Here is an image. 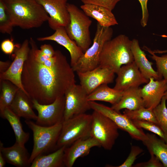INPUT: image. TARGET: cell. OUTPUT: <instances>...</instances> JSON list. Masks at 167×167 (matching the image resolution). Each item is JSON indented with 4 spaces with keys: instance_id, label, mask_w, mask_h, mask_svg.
<instances>
[{
    "instance_id": "obj_1",
    "label": "cell",
    "mask_w": 167,
    "mask_h": 167,
    "mask_svg": "<svg viewBox=\"0 0 167 167\" xmlns=\"http://www.w3.org/2000/svg\"><path fill=\"white\" fill-rule=\"evenodd\" d=\"M21 75L23 87L32 99L42 104L53 102L75 84L74 71L59 50L52 56L44 54L32 37Z\"/></svg>"
},
{
    "instance_id": "obj_2",
    "label": "cell",
    "mask_w": 167,
    "mask_h": 167,
    "mask_svg": "<svg viewBox=\"0 0 167 167\" xmlns=\"http://www.w3.org/2000/svg\"><path fill=\"white\" fill-rule=\"evenodd\" d=\"M13 27L24 29L39 28L49 17L36 0H2Z\"/></svg>"
},
{
    "instance_id": "obj_3",
    "label": "cell",
    "mask_w": 167,
    "mask_h": 167,
    "mask_svg": "<svg viewBox=\"0 0 167 167\" xmlns=\"http://www.w3.org/2000/svg\"><path fill=\"white\" fill-rule=\"evenodd\" d=\"M131 43L132 40L123 34L107 41L100 56L99 66L117 74L122 66L134 61Z\"/></svg>"
},
{
    "instance_id": "obj_4",
    "label": "cell",
    "mask_w": 167,
    "mask_h": 167,
    "mask_svg": "<svg viewBox=\"0 0 167 167\" xmlns=\"http://www.w3.org/2000/svg\"><path fill=\"white\" fill-rule=\"evenodd\" d=\"M24 122L33 133V148L29 159L31 163L39 155L56 150L63 122L49 126L40 125L31 120L26 119Z\"/></svg>"
},
{
    "instance_id": "obj_5",
    "label": "cell",
    "mask_w": 167,
    "mask_h": 167,
    "mask_svg": "<svg viewBox=\"0 0 167 167\" xmlns=\"http://www.w3.org/2000/svg\"><path fill=\"white\" fill-rule=\"evenodd\" d=\"M67 8L70 21L65 27L66 31L70 38L75 42L84 53L92 44L89 28L92 21L75 5L68 3Z\"/></svg>"
},
{
    "instance_id": "obj_6",
    "label": "cell",
    "mask_w": 167,
    "mask_h": 167,
    "mask_svg": "<svg viewBox=\"0 0 167 167\" xmlns=\"http://www.w3.org/2000/svg\"><path fill=\"white\" fill-rule=\"evenodd\" d=\"M113 34L111 27H104L97 23L93 43L72 67L74 72H86L99 66L103 46L107 41L111 39Z\"/></svg>"
},
{
    "instance_id": "obj_7",
    "label": "cell",
    "mask_w": 167,
    "mask_h": 167,
    "mask_svg": "<svg viewBox=\"0 0 167 167\" xmlns=\"http://www.w3.org/2000/svg\"><path fill=\"white\" fill-rule=\"evenodd\" d=\"M92 122L91 114L85 113L64 120L56 150L63 146L68 147L78 139L91 136Z\"/></svg>"
},
{
    "instance_id": "obj_8",
    "label": "cell",
    "mask_w": 167,
    "mask_h": 167,
    "mask_svg": "<svg viewBox=\"0 0 167 167\" xmlns=\"http://www.w3.org/2000/svg\"><path fill=\"white\" fill-rule=\"evenodd\" d=\"M91 115L90 136L104 149L111 150L119 136V128L110 118L98 111L93 110Z\"/></svg>"
},
{
    "instance_id": "obj_9",
    "label": "cell",
    "mask_w": 167,
    "mask_h": 167,
    "mask_svg": "<svg viewBox=\"0 0 167 167\" xmlns=\"http://www.w3.org/2000/svg\"><path fill=\"white\" fill-rule=\"evenodd\" d=\"M34 109L37 112L36 123L43 126H51L64 120L65 98L64 95L58 97L53 102L42 104L32 99Z\"/></svg>"
},
{
    "instance_id": "obj_10",
    "label": "cell",
    "mask_w": 167,
    "mask_h": 167,
    "mask_svg": "<svg viewBox=\"0 0 167 167\" xmlns=\"http://www.w3.org/2000/svg\"><path fill=\"white\" fill-rule=\"evenodd\" d=\"M91 109L96 110L112 120L119 129L128 133L132 138L142 142L146 138V134L142 129L137 127L132 120L124 114L95 101H89Z\"/></svg>"
},
{
    "instance_id": "obj_11",
    "label": "cell",
    "mask_w": 167,
    "mask_h": 167,
    "mask_svg": "<svg viewBox=\"0 0 167 167\" xmlns=\"http://www.w3.org/2000/svg\"><path fill=\"white\" fill-rule=\"evenodd\" d=\"M30 49L29 41L28 39L24 40L21 44L15 45L13 54V61L7 71L0 74V81L8 80L11 81L28 96L23 87L21 75L24 64L27 59Z\"/></svg>"
},
{
    "instance_id": "obj_12",
    "label": "cell",
    "mask_w": 167,
    "mask_h": 167,
    "mask_svg": "<svg viewBox=\"0 0 167 167\" xmlns=\"http://www.w3.org/2000/svg\"><path fill=\"white\" fill-rule=\"evenodd\" d=\"M88 94L80 85L76 84L70 87L64 95L65 106L64 120L75 115L85 113L91 109L87 99Z\"/></svg>"
},
{
    "instance_id": "obj_13",
    "label": "cell",
    "mask_w": 167,
    "mask_h": 167,
    "mask_svg": "<svg viewBox=\"0 0 167 167\" xmlns=\"http://www.w3.org/2000/svg\"><path fill=\"white\" fill-rule=\"evenodd\" d=\"M48 15L49 27L55 31L66 27L70 23V15L67 8V0H36Z\"/></svg>"
},
{
    "instance_id": "obj_14",
    "label": "cell",
    "mask_w": 167,
    "mask_h": 167,
    "mask_svg": "<svg viewBox=\"0 0 167 167\" xmlns=\"http://www.w3.org/2000/svg\"><path fill=\"white\" fill-rule=\"evenodd\" d=\"M76 73L80 84L88 95L101 85L113 83L115 74L111 70L99 66L91 71Z\"/></svg>"
},
{
    "instance_id": "obj_15",
    "label": "cell",
    "mask_w": 167,
    "mask_h": 167,
    "mask_svg": "<svg viewBox=\"0 0 167 167\" xmlns=\"http://www.w3.org/2000/svg\"><path fill=\"white\" fill-rule=\"evenodd\" d=\"M117 74L113 88L120 91H124L131 88L139 87L149 81L142 74L134 61L122 66Z\"/></svg>"
},
{
    "instance_id": "obj_16",
    "label": "cell",
    "mask_w": 167,
    "mask_h": 167,
    "mask_svg": "<svg viewBox=\"0 0 167 167\" xmlns=\"http://www.w3.org/2000/svg\"><path fill=\"white\" fill-rule=\"evenodd\" d=\"M166 91L167 82L164 79L150 78L148 83L140 89L145 107L152 109L156 107L160 103Z\"/></svg>"
},
{
    "instance_id": "obj_17",
    "label": "cell",
    "mask_w": 167,
    "mask_h": 167,
    "mask_svg": "<svg viewBox=\"0 0 167 167\" xmlns=\"http://www.w3.org/2000/svg\"><path fill=\"white\" fill-rule=\"evenodd\" d=\"M95 147H101L100 143L94 138L78 139L65 148L64 162L65 166L72 167L79 158L88 154L91 149Z\"/></svg>"
},
{
    "instance_id": "obj_18",
    "label": "cell",
    "mask_w": 167,
    "mask_h": 167,
    "mask_svg": "<svg viewBox=\"0 0 167 167\" xmlns=\"http://www.w3.org/2000/svg\"><path fill=\"white\" fill-rule=\"evenodd\" d=\"M51 35L38 37V41H55L58 44L65 48L69 52L70 57V64L73 66L84 53L77 45L75 42L69 36L65 27H60L55 31Z\"/></svg>"
},
{
    "instance_id": "obj_19",
    "label": "cell",
    "mask_w": 167,
    "mask_h": 167,
    "mask_svg": "<svg viewBox=\"0 0 167 167\" xmlns=\"http://www.w3.org/2000/svg\"><path fill=\"white\" fill-rule=\"evenodd\" d=\"M0 151L9 164L17 167H30V155L24 146L15 142L11 147H5L0 141Z\"/></svg>"
},
{
    "instance_id": "obj_20",
    "label": "cell",
    "mask_w": 167,
    "mask_h": 167,
    "mask_svg": "<svg viewBox=\"0 0 167 167\" xmlns=\"http://www.w3.org/2000/svg\"><path fill=\"white\" fill-rule=\"evenodd\" d=\"M131 49L134 62L146 79L148 80L151 77L156 80L162 79L158 72L153 68V63L148 60L145 52L141 49L137 39H134L132 40Z\"/></svg>"
},
{
    "instance_id": "obj_21",
    "label": "cell",
    "mask_w": 167,
    "mask_h": 167,
    "mask_svg": "<svg viewBox=\"0 0 167 167\" xmlns=\"http://www.w3.org/2000/svg\"><path fill=\"white\" fill-rule=\"evenodd\" d=\"M9 108L20 118L35 121L37 120V116L33 110L32 99L19 88Z\"/></svg>"
},
{
    "instance_id": "obj_22",
    "label": "cell",
    "mask_w": 167,
    "mask_h": 167,
    "mask_svg": "<svg viewBox=\"0 0 167 167\" xmlns=\"http://www.w3.org/2000/svg\"><path fill=\"white\" fill-rule=\"evenodd\" d=\"M80 8L88 16L96 20L102 26L110 27L118 24L112 11L108 8L89 4H83Z\"/></svg>"
},
{
    "instance_id": "obj_23",
    "label": "cell",
    "mask_w": 167,
    "mask_h": 167,
    "mask_svg": "<svg viewBox=\"0 0 167 167\" xmlns=\"http://www.w3.org/2000/svg\"><path fill=\"white\" fill-rule=\"evenodd\" d=\"M140 89V88L137 87L131 88L125 90L119 101L112 105L111 107L119 111L123 109L134 110L145 107Z\"/></svg>"
},
{
    "instance_id": "obj_24",
    "label": "cell",
    "mask_w": 167,
    "mask_h": 167,
    "mask_svg": "<svg viewBox=\"0 0 167 167\" xmlns=\"http://www.w3.org/2000/svg\"><path fill=\"white\" fill-rule=\"evenodd\" d=\"M123 93V91L110 88L107 84H103L88 95L87 99L88 101H102L113 105L119 101Z\"/></svg>"
},
{
    "instance_id": "obj_25",
    "label": "cell",
    "mask_w": 167,
    "mask_h": 167,
    "mask_svg": "<svg viewBox=\"0 0 167 167\" xmlns=\"http://www.w3.org/2000/svg\"><path fill=\"white\" fill-rule=\"evenodd\" d=\"M146 138L142 141L150 154L156 156L163 165L167 167V143L155 134L147 133Z\"/></svg>"
},
{
    "instance_id": "obj_26",
    "label": "cell",
    "mask_w": 167,
    "mask_h": 167,
    "mask_svg": "<svg viewBox=\"0 0 167 167\" xmlns=\"http://www.w3.org/2000/svg\"><path fill=\"white\" fill-rule=\"evenodd\" d=\"M66 147L63 146L47 155L41 154L36 157L30 167H63L64 152Z\"/></svg>"
},
{
    "instance_id": "obj_27",
    "label": "cell",
    "mask_w": 167,
    "mask_h": 167,
    "mask_svg": "<svg viewBox=\"0 0 167 167\" xmlns=\"http://www.w3.org/2000/svg\"><path fill=\"white\" fill-rule=\"evenodd\" d=\"M0 116L8 122L14 132L16 139L15 142L24 146L29 138L30 134L25 132L22 127L20 118L16 115L9 108H6Z\"/></svg>"
},
{
    "instance_id": "obj_28",
    "label": "cell",
    "mask_w": 167,
    "mask_h": 167,
    "mask_svg": "<svg viewBox=\"0 0 167 167\" xmlns=\"http://www.w3.org/2000/svg\"><path fill=\"white\" fill-rule=\"evenodd\" d=\"M1 91L0 95V113L9 108L19 88L8 80L0 81Z\"/></svg>"
},
{
    "instance_id": "obj_29",
    "label": "cell",
    "mask_w": 167,
    "mask_h": 167,
    "mask_svg": "<svg viewBox=\"0 0 167 167\" xmlns=\"http://www.w3.org/2000/svg\"><path fill=\"white\" fill-rule=\"evenodd\" d=\"M123 114L132 120L148 121L159 125L153 109H152L144 107L134 110L125 109Z\"/></svg>"
},
{
    "instance_id": "obj_30",
    "label": "cell",
    "mask_w": 167,
    "mask_h": 167,
    "mask_svg": "<svg viewBox=\"0 0 167 167\" xmlns=\"http://www.w3.org/2000/svg\"><path fill=\"white\" fill-rule=\"evenodd\" d=\"M166 100L163 97L160 103L153 109L159 125L167 138V108Z\"/></svg>"
},
{
    "instance_id": "obj_31",
    "label": "cell",
    "mask_w": 167,
    "mask_h": 167,
    "mask_svg": "<svg viewBox=\"0 0 167 167\" xmlns=\"http://www.w3.org/2000/svg\"><path fill=\"white\" fill-rule=\"evenodd\" d=\"M132 121L137 127L143 129L157 135L167 143V138L159 125L145 120H133Z\"/></svg>"
},
{
    "instance_id": "obj_32",
    "label": "cell",
    "mask_w": 167,
    "mask_h": 167,
    "mask_svg": "<svg viewBox=\"0 0 167 167\" xmlns=\"http://www.w3.org/2000/svg\"><path fill=\"white\" fill-rule=\"evenodd\" d=\"M143 49L151 55V58L155 62L157 71L167 82V54L159 56L146 46H143Z\"/></svg>"
},
{
    "instance_id": "obj_33",
    "label": "cell",
    "mask_w": 167,
    "mask_h": 167,
    "mask_svg": "<svg viewBox=\"0 0 167 167\" xmlns=\"http://www.w3.org/2000/svg\"><path fill=\"white\" fill-rule=\"evenodd\" d=\"M13 26L2 0H0V32L11 34Z\"/></svg>"
},
{
    "instance_id": "obj_34",
    "label": "cell",
    "mask_w": 167,
    "mask_h": 167,
    "mask_svg": "<svg viewBox=\"0 0 167 167\" xmlns=\"http://www.w3.org/2000/svg\"><path fill=\"white\" fill-rule=\"evenodd\" d=\"M139 147L132 145L130 153L125 161L121 165L116 167H131L137 157L143 152Z\"/></svg>"
},
{
    "instance_id": "obj_35",
    "label": "cell",
    "mask_w": 167,
    "mask_h": 167,
    "mask_svg": "<svg viewBox=\"0 0 167 167\" xmlns=\"http://www.w3.org/2000/svg\"><path fill=\"white\" fill-rule=\"evenodd\" d=\"M121 0H81L83 4H89L105 7L112 11Z\"/></svg>"
},
{
    "instance_id": "obj_36",
    "label": "cell",
    "mask_w": 167,
    "mask_h": 167,
    "mask_svg": "<svg viewBox=\"0 0 167 167\" xmlns=\"http://www.w3.org/2000/svg\"><path fill=\"white\" fill-rule=\"evenodd\" d=\"M151 157L148 161L138 163L135 165V167H164L163 165L159 159L155 155L150 154Z\"/></svg>"
},
{
    "instance_id": "obj_37",
    "label": "cell",
    "mask_w": 167,
    "mask_h": 167,
    "mask_svg": "<svg viewBox=\"0 0 167 167\" xmlns=\"http://www.w3.org/2000/svg\"><path fill=\"white\" fill-rule=\"evenodd\" d=\"M0 46L2 51L4 54L11 55L14 52L15 45L12 40L7 39L2 41Z\"/></svg>"
},
{
    "instance_id": "obj_38",
    "label": "cell",
    "mask_w": 167,
    "mask_h": 167,
    "mask_svg": "<svg viewBox=\"0 0 167 167\" xmlns=\"http://www.w3.org/2000/svg\"><path fill=\"white\" fill-rule=\"evenodd\" d=\"M141 7L142 17L140 21L141 26L145 27L147 24L149 18V13L147 8V2L148 0H138Z\"/></svg>"
},
{
    "instance_id": "obj_39",
    "label": "cell",
    "mask_w": 167,
    "mask_h": 167,
    "mask_svg": "<svg viewBox=\"0 0 167 167\" xmlns=\"http://www.w3.org/2000/svg\"><path fill=\"white\" fill-rule=\"evenodd\" d=\"M40 49L45 54L50 56H53L55 54L56 50L50 44H44L42 45L40 47Z\"/></svg>"
},
{
    "instance_id": "obj_40",
    "label": "cell",
    "mask_w": 167,
    "mask_h": 167,
    "mask_svg": "<svg viewBox=\"0 0 167 167\" xmlns=\"http://www.w3.org/2000/svg\"><path fill=\"white\" fill-rule=\"evenodd\" d=\"M11 63L9 61H0V73L5 72L9 68Z\"/></svg>"
},
{
    "instance_id": "obj_41",
    "label": "cell",
    "mask_w": 167,
    "mask_h": 167,
    "mask_svg": "<svg viewBox=\"0 0 167 167\" xmlns=\"http://www.w3.org/2000/svg\"><path fill=\"white\" fill-rule=\"evenodd\" d=\"M6 162L2 152L0 151V167H5Z\"/></svg>"
},
{
    "instance_id": "obj_42",
    "label": "cell",
    "mask_w": 167,
    "mask_h": 167,
    "mask_svg": "<svg viewBox=\"0 0 167 167\" xmlns=\"http://www.w3.org/2000/svg\"><path fill=\"white\" fill-rule=\"evenodd\" d=\"M153 52L155 54H162L165 53H167V50H152Z\"/></svg>"
},
{
    "instance_id": "obj_43",
    "label": "cell",
    "mask_w": 167,
    "mask_h": 167,
    "mask_svg": "<svg viewBox=\"0 0 167 167\" xmlns=\"http://www.w3.org/2000/svg\"><path fill=\"white\" fill-rule=\"evenodd\" d=\"M164 97L165 98L166 100V101H167V91H166L165 92L164 94Z\"/></svg>"
}]
</instances>
